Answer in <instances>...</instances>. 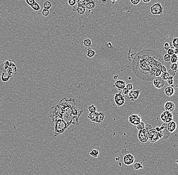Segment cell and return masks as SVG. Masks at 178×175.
Masks as SVG:
<instances>
[{
	"mask_svg": "<svg viewBox=\"0 0 178 175\" xmlns=\"http://www.w3.org/2000/svg\"><path fill=\"white\" fill-rule=\"evenodd\" d=\"M54 122H55V137H57L58 135L63 133L68 128V124H66L63 120H56Z\"/></svg>",
	"mask_w": 178,
	"mask_h": 175,
	"instance_id": "6da1fadb",
	"label": "cell"
},
{
	"mask_svg": "<svg viewBox=\"0 0 178 175\" xmlns=\"http://www.w3.org/2000/svg\"><path fill=\"white\" fill-rule=\"evenodd\" d=\"M167 123H164L160 127H156L155 130L158 132L159 136V141L168 139L170 136V132L167 128Z\"/></svg>",
	"mask_w": 178,
	"mask_h": 175,
	"instance_id": "7a4b0ae2",
	"label": "cell"
},
{
	"mask_svg": "<svg viewBox=\"0 0 178 175\" xmlns=\"http://www.w3.org/2000/svg\"><path fill=\"white\" fill-rule=\"evenodd\" d=\"M152 126L150 124H145L144 129L140 130L138 135V138L139 141L142 143H146L148 140V132L152 129Z\"/></svg>",
	"mask_w": 178,
	"mask_h": 175,
	"instance_id": "3957f363",
	"label": "cell"
},
{
	"mask_svg": "<svg viewBox=\"0 0 178 175\" xmlns=\"http://www.w3.org/2000/svg\"><path fill=\"white\" fill-rule=\"evenodd\" d=\"M88 118L92 122L100 123L104 119V114L102 112H95L93 113H90L88 116Z\"/></svg>",
	"mask_w": 178,
	"mask_h": 175,
	"instance_id": "277c9868",
	"label": "cell"
},
{
	"mask_svg": "<svg viewBox=\"0 0 178 175\" xmlns=\"http://www.w3.org/2000/svg\"><path fill=\"white\" fill-rule=\"evenodd\" d=\"M151 13L153 15H162L163 8L161 3L157 2L153 4L150 9Z\"/></svg>",
	"mask_w": 178,
	"mask_h": 175,
	"instance_id": "5b68a950",
	"label": "cell"
},
{
	"mask_svg": "<svg viewBox=\"0 0 178 175\" xmlns=\"http://www.w3.org/2000/svg\"><path fill=\"white\" fill-rule=\"evenodd\" d=\"M148 140L152 143L159 141V136L155 129H151L148 132Z\"/></svg>",
	"mask_w": 178,
	"mask_h": 175,
	"instance_id": "8992f818",
	"label": "cell"
},
{
	"mask_svg": "<svg viewBox=\"0 0 178 175\" xmlns=\"http://www.w3.org/2000/svg\"><path fill=\"white\" fill-rule=\"evenodd\" d=\"M161 120L165 123H168L173 120V115L171 112L164 111L161 115Z\"/></svg>",
	"mask_w": 178,
	"mask_h": 175,
	"instance_id": "52a82bcc",
	"label": "cell"
},
{
	"mask_svg": "<svg viewBox=\"0 0 178 175\" xmlns=\"http://www.w3.org/2000/svg\"><path fill=\"white\" fill-rule=\"evenodd\" d=\"M114 102L118 106H121L125 103V99L124 96L121 94L120 92L116 93L114 95Z\"/></svg>",
	"mask_w": 178,
	"mask_h": 175,
	"instance_id": "ba28073f",
	"label": "cell"
},
{
	"mask_svg": "<svg viewBox=\"0 0 178 175\" xmlns=\"http://www.w3.org/2000/svg\"><path fill=\"white\" fill-rule=\"evenodd\" d=\"M153 86L156 89H161L164 87L165 84V80L162 79L161 77H158L153 80Z\"/></svg>",
	"mask_w": 178,
	"mask_h": 175,
	"instance_id": "9c48e42d",
	"label": "cell"
},
{
	"mask_svg": "<svg viewBox=\"0 0 178 175\" xmlns=\"http://www.w3.org/2000/svg\"><path fill=\"white\" fill-rule=\"evenodd\" d=\"M128 122L131 124L137 126L141 122V117L139 114H132L128 117Z\"/></svg>",
	"mask_w": 178,
	"mask_h": 175,
	"instance_id": "30bf717a",
	"label": "cell"
},
{
	"mask_svg": "<svg viewBox=\"0 0 178 175\" xmlns=\"http://www.w3.org/2000/svg\"><path fill=\"white\" fill-rule=\"evenodd\" d=\"M135 161L134 156L130 153L126 154L123 158L124 163L127 166H130L132 165Z\"/></svg>",
	"mask_w": 178,
	"mask_h": 175,
	"instance_id": "8fae6325",
	"label": "cell"
},
{
	"mask_svg": "<svg viewBox=\"0 0 178 175\" xmlns=\"http://www.w3.org/2000/svg\"><path fill=\"white\" fill-rule=\"evenodd\" d=\"M140 91L139 90L130 91L128 94V98L129 100L131 102H134L135 100L137 99L139 96Z\"/></svg>",
	"mask_w": 178,
	"mask_h": 175,
	"instance_id": "7c38bea8",
	"label": "cell"
},
{
	"mask_svg": "<svg viewBox=\"0 0 178 175\" xmlns=\"http://www.w3.org/2000/svg\"><path fill=\"white\" fill-rule=\"evenodd\" d=\"M126 82L122 80H117L115 82L113 87H116L120 91L126 87Z\"/></svg>",
	"mask_w": 178,
	"mask_h": 175,
	"instance_id": "4fadbf2b",
	"label": "cell"
},
{
	"mask_svg": "<svg viewBox=\"0 0 178 175\" xmlns=\"http://www.w3.org/2000/svg\"><path fill=\"white\" fill-rule=\"evenodd\" d=\"M175 108V104L171 101H168L165 103L164 106V108L165 111L172 112Z\"/></svg>",
	"mask_w": 178,
	"mask_h": 175,
	"instance_id": "5bb4252c",
	"label": "cell"
},
{
	"mask_svg": "<svg viewBox=\"0 0 178 175\" xmlns=\"http://www.w3.org/2000/svg\"><path fill=\"white\" fill-rule=\"evenodd\" d=\"M167 128L170 133H173L177 129V123L174 121H171L168 123Z\"/></svg>",
	"mask_w": 178,
	"mask_h": 175,
	"instance_id": "9a60e30c",
	"label": "cell"
},
{
	"mask_svg": "<svg viewBox=\"0 0 178 175\" xmlns=\"http://www.w3.org/2000/svg\"><path fill=\"white\" fill-rule=\"evenodd\" d=\"M175 92L174 88L170 86L166 87L164 89V94L165 95L169 97L172 96L174 94Z\"/></svg>",
	"mask_w": 178,
	"mask_h": 175,
	"instance_id": "2e32d148",
	"label": "cell"
},
{
	"mask_svg": "<svg viewBox=\"0 0 178 175\" xmlns=\"http://www.w3.org/2000/svg\"><path fill=\"white\" fill-rule=\"evenodd\" d=\"M95 5H96L95 2L94 0H92V1L87 3V4L85 5V7L87 9L92 10L95 7Z\"/></svg>",
	"mask_w": 178,
	"mask_h": 175,
	"instance_id": "e0dca14e",
	"label": "cell"
},
{
	"mask_svg": "<svg viewBox=\"0 0 178 175\" xmlns=\"http://www.w3.org/2000/svg\"><path fill=\"white\" fill-rule=\"evenodd\" d=\"M85 10H86V8H85V6H77L76 8V11H77V13L79 15L84 14L85 12Z\"/></svg>",
	"mask_w": 178,
	"mask_h": 175,
	"instance_id": "ac0fdd59",
	"label": "cell"
},
{
	"mask_svg": "<svg viewBox=\"0 0 178 175\" xmlns=\"http://www.w3.org/2000/svg\"><path fill=\"white\" fill-rule=\"evenodd\" d=\"M99 151L97 149H93L90 152L89 154L92 156V157L97 158L99 157Z\"/></svg>",
	"mask_w": 178,
	"mask_h": 175,
	"instance_id": "d6986e66",
	"label": "cell"
},
{
	"mask_svg": "<svg viewBox=\"0 0 178 175\" xmlns=\"http://www.w3.org/2000/svg\"><path fill=\"white\" fill-rule=\"evenodd\" d=\"M83 44L85 47L90 48L92 45V41L89 38H85L84 40Z\"/></svg>",
	"mask_w": 178,
	"mask_h": 175,
	"instance_id": "ffe728a7",
	"label": "cell"
},
{
	"mask_svg": "<svg viewBox=\"0 0 178 175\" xmlns=\"http://www.w3.org/2000/svg\"><path fill=\"white\" fill-rule=\"evenodd\" d=\"M96 53L95 51L93 50L91 48H89L88 49V52L87 54V56H88V57L89 58H92L94 57V56L95 55Z\"/></svg>",
	"mask_w": 178,
	"mask_h": 175,
	"instance_id": "44dd1931",
	"label": "cell"
},
{
	"mask_svg": "<svg viewBox=\"0 0 178 175\" xmlns=\"http://www.w3.org/2000/svg\"><path fill=\"white\" fill-rule=\"evenodd\" d=\"M30 7H32V8L35 11H38L41 9V6L39 5V3H36V2L34 3Z\"/></svg>",
	"mask_w": 178,
	"mask_h": 175,
	"instance_id": "7402d4cb",
	"label": "cell"
},
{
	"mask_svg": "<svg viewBox=\"0 0 178 175\" xmlns=\"http://www.w3.org/2000/svg\"><path fill=\"white\" fill-rule=\"evenodd\" d=\"M178 57L177 55L174 54L173 55L170 56V61L171 62V63H176L178 62Z\"/></svg>",
	"mask_w": 178,
	"mask_h": 175,
	"instance_id": "603a6c76",
	"label": "cell"
},
{
	"mask_svg": "<svg viewBox=\"0 0 178 175\" xmlns=\"http://www.w3.org/2000/svg\"><path fill=\"white\" fill-rule=\"evenodd\" d=\"M44 9L49 10L52 7V3L51 2L49 1H46L44 2V5H43Z\"/></svg>",
	"mask_w": 178,
	"mask_h": 175,
	"instance_id": "cb8c5ba5",
	"label": "cell"
},
{
	"mask_svg": "<svg viewBox=\"0 0 178 175\" xmlns=\"http://www.w3.org/2000/svg\"><path fill=\"white\" fill-rule=\"evenodd\" d=\"M133 167L135 170H139L140 168H143V165L142 162H141V163H140V162H136V163L134 164Z\"/></svg>",
	"mask_w": 178,
	"mask_h": 175,
	"instance_id": "d4e9b609",
	"label": "cell"
},
{
	"mask_svg": "<svg viewBox=\"0 0 178 175\" xmlns=\"http://www.w3.org/2000/svg\"><path fill=\"white\" fill-rule=\"evenodd\" d=\"M153 75H154V77H158L160 76L161 75V71L160 70H159V68L158 67L154 70V71H153Z\"/></svg>",
	"mask_w": 178,
	"mask_h": 175,
	"instance_id": "484cf974",
	"label": "cell"
},
{
	"mask_svg": "<svg viewBox=\"0 0 178 175\" xmlns=\"http://www.w3.org/2000/svg\"><path fill=\"white\" fill-rule=\"evenodd\" d=\"M161 78L162 79H163L164 80H166L168 79V78L170 77L169 74L168 73V72H164V73H161Z\"/></svg>",
	"mask_w": 178,
	"mask_h": 175,
	"instance_id": "4316f807",
	"label": "cell"
},
{
	"mask_svg": "<svg viewBox=\"0 0 178 175\" xmlns=\"http://www.w3.org/2000/svg\"><path fill=\"white\" fill-rule=\"evenodd\" d=\"M145 127V124L144 123V122H141L138 124L137 125V129L139 131L144 129Z\"/></svg>",
	"mask_w": 178,
	"mask_h": 175,
	"instance_id": "83f0119b",
	"label": "cell"
},
{
	"mask_svg": "<svg viewBox=\"0 0 178 175\" xmlns=\"http://www.w3.org/2000/svg\"><path fill=\"white\" fill-rule=\"evenodd\" d=\"M88 110L90 113H93V112H96L97 108L94 105H91L88 107Z\"/></svg>",
	"mask_w": 178,
	"mask_h": 175,
	"instance_id": "f1b7e54d",
	"label": "cell"
},
{
	"mask_svg": "<svg viewBox=\"0 0 178 175\" xmlns=\"http://www.w3.org/2000/svg\"><path fill=\"white\" fill-rule=\"evenodd\" d=\"M87 3V2L85 0H77V1H76V4L77 6H85Z\"/></svg>",
	"mask_w": 178,
	"mask_h": 175,
	"instance_id": "f546056e",
	"label": "cell"
},
{
	"mask_svg": "<svg viewBox=\"0 0 178 175\" xmlns=\"http://www.w3.org/2000/svg\"><path fill=\"white\" fill-rule=\"evenodd\" d=\"M170 70L175 71L176 72L178 70V64L177 63H171L170 65Z\"/></svg>",
	"mask_w": 178,
	"mask_h": 175,
	"instance_id": "4dcf8cb0",
	"label": "cell"
},
{
	"mask_svg": "<svg viewBox=\"0 0 178 175\" xmlns=\"http://www.w3.org/2000/svg\"><path fill=\"white\" fill-rule=\"evenodd\" d=\"M172 44L175 48H178V37H175V38L173 39V41H172Z\"/></svg>",
	"mask_w": 178,
	"mask_h": 175,
	"instance_id": "1f68e13d",
	"label": "cell"
},
{
	"mask_svg": "<svg viewBox=\"0 0 178 175\" xmlns=\"http://www.w3.org/2000/svg\"><path fill=\"white\" fill-rule=\"evenodd\" d=\"M167 80V82H168V84L170 86H173V85L174 83V77H170Z\"/></svg>",
	"mask_w": 178,
	"mask_h": 175,
	"instance_id": "d6a6232c",
	"label": "cell"
},
{
	"mask_svg": "<svg viewBox=\"0 0 178 175\" xmlns=\"http://www.w3.org/2000/svg\"><path fill=\"white\" fill-rule=\"evenodd\" d=\"M49 13H50V12H49V10H47L45 9H43V10H42V15L45 17L48 16L49 14Z\"/></svg>",
	"mask_w": 178,
	"mask_h": 175,
	"instance_id": "836d02e7",
	"label": "cell"
},
{
	"mask_svg": "<svg viewBox=\"0 0 178 175\" xmlns=\"http://www.w3.org/2000/svg\"><path fill=\"white\" fill-rule=\"evenodd\" d=\"M158 68H159V70H160L161 71V73H164V72H167V70L166 67H165V66L161 64L159 66Z\"/></svg>",
	"mask_w": 178,
	"mask_h": 175,
	"instance_id": "e575fe53",
	"label": "cell"
},
{
	"mask_svg": "<svg viewBox=\"0 0 178 175\" xmlns=\"http://www.w3.org/2000/svg\"><path fill=\"white\" fill-rule=\"evenodd\" d=\"M170 56L168 54H165L163 57V59L165 62H169L170 61Z\"/></svg>",
	"mask_w": 178,
	"mask_h": 175,
	"instance_id": "d590c367",
	"label": "cell"
},
{
	"mask_svg": "<svg viewBox=\"0 0 178 175\" xmlns=\"http://www.w3.org/2000/svg\"><path fill=\"white\" fill-rule=\"evenodd\" d=\"M68 4L71 6V7H73L75 6L76 4V0H68Z\"/></svg>",
	"mask_w": 178,
	"mask_h": 175,
	"instance_id": "8d00e7d4",
	"label": "cell"
},
{
	"mask_svg": "<svg viewBox=\"0 0 178 175\" xmlns=\"http://www.w3.org/2000/svg\"><path fill=\"white\" fill-rule=\"evenodd\" d=\"M167 54L170 56L173 55L174 54V49L173 48H170L169 49H168L167 50Z\"/></svg>",
	"mask_w": 178,
	"mask_h": 175,
	"instance_id": "74e56055",
	"label": "cell"
},
{
	"mask_svg": "<svg viewBox=\"0 0 178 175\" xmlns=\"http://www.w3.org/2000/svg\"><path fill=\"white\" fill-rule=\"evenodd\" d=\"M170 44L168 43V42H166L164 44V49L165 50H168V49H169L170 48Z\"/></svg>",
	"mask_w": 178,
	"mask_h": 175,
	"instance_id": "f35d334b",
	"label": "cell"
},
{
	"mask_svg": "<svg viewBox=\"0 0 178 175\" xmlns=\"http://www.w3.org/2000/svg\"><path fill=\"white\" fill-rule=\"evenodd\" d=\"M25 1L27 4L29 6H31L35 2V0H25Z\"/></svg>",
	"mask_w": 178,
	"mask_h": 175,
	"instance_id": "ab89813d",
	"label": "cell"
},
{
	"mask_svg": "<svg viewBox=\"0 0 178 175\" xmlns=\"http://www.w3.org/2000/svg\"><path fill=\"white\" fill-rule=\"evenodd\" d=\"M141 0H130L131 3L134 5H137L140 3Z\"/></svg>",
	"mask_w": 178,
	"mask_h": 175,
	"instance_id": "60d3db41",
	"label": "cell"
},
{
	"mask_svg": "<svg viewBox=\"0 0 178 175\" xmlns=\"http://www.w3.org/2000/svg\"><path fill=\"white\" fill-rule=\"evenodd\" d=\"M126 88L128 90H132L133 88V86L131 83H128L126 85Z\"/></svg>",
	"mask_w": 178,
	"mask_h": 175,
	"instance_id": "b9f144b4",
	"label": "cell"
},
{
	"mask_svg": "<svg viewBox=\"0 0 178 175\" xmlns=\"http://www.w3.org/2000/svg\"><path fill=\"white\" fill-rule=\"evenodd\" d=\"M168 73L169 74V75H170V77H174L175 76V74H176V72L175 71H174V70H170L168 71Z\"/></svg>",
	"mask_w": 178,
	"mask_h": 175,
	"instance_id": "7bdbcfd3",
	"label": "cell"
},
{
	"mask_svg": "<svg viewBox=\"0 0 178 175\" xmlns=\"http://www.w3.org/2000/svg\"><path fill=\"white\" fill-rule=\"evenodd\" d=\"M122 92H123L124 95H127L130 92V90H128L127 88H125L123 89H122Z\"/></svg>",
	"mask_w": 178,
	"mask_h": 175,
	"instance_id": "ee69618b",
	"label": "cell"
},
{
	"mask_svg": "<svg viewBox=\"0 0 178 175\" xmlns=\"http://www.w3.org/2000/svg\"><path fill=\"white\" fill-rule=\"evenodd\" d=\"M174 54L176 55H177L178 53V48H175L174 49Z\"/></svg>",
	"mask_w": 178,
	"mask_h": 175,
	"instance_id": "f6af8a7d",
	"label": "cell"
},
{
	"mask_svg": "<svg viewBox=\"0 0 178 175\" xmlns=\"http://www.w3.org/2000/svg\"><path fill=\"white\" fill-rule=\"evenodd\" d=\"M151 0H142V1L145 3H148Z\"/></svg>",
	"mask_w": 178,
	"mask_h": 175,
	"instance_id": "bcb514c9",
	"label": "cell"
},
{
	"mask_svg": "<svg viewBox=\"0 0 178 175\" xmlns=\"http://www.w3.org/2000/svg\"><path fill=\"white\" fill-rule=\"evenodd\" d=\"M118 78V76H117V75H115V76H114L113 77V78L114 79H117Z\"/></svg>",
	"mask_w": 178,
	"mask_h": 175,
	"instance_id": "7dc6e473",
	"label": "cell"
},
{
	"mask_svg": "<svg viewBox=\"0 0 178 175\" xmlns=\"http://www.w3.org/2000/svg\"><path fill=\"white\" fill-rule=\"evenodd\" d=\"M115 159H116V161H118V160H119V158H115Z\"/></svg>",
	"mask_w": 178,
	"mask_h": 175,
	"instance_id": "c3c4849f",
	"label": "cell"
},
{
	"mask_svg": "<svg viewBox=\"0 0 178 175\" xmlns=\"http://www.w3.org/2000/svg\"><path fill=\"white\" fill-rule=\"evenodd\" d=\"M111 1H113V3L115 2V1H118V0H111Z\"/></svg>",
	"mask_w": 178,
	"mask_h": 175,
	"instance_id": "681fc988",
	"label": "cell"
},
{
	"mask_svg": "<svg viewBox=\"0 0 178 175\" xmlns=\"http://www.w3.org/2000/svg\"><path fill=\"white\" fill-rule=\"evenodd\" d=\"M85 1H86L87 2H89L91 1H92V0H85Z\"/></svg>",
	"mask_w": 178,
	"mask_h": 175,
	"instance_id": "f907efd6",
	"label": "cell"
}]
</instances>
